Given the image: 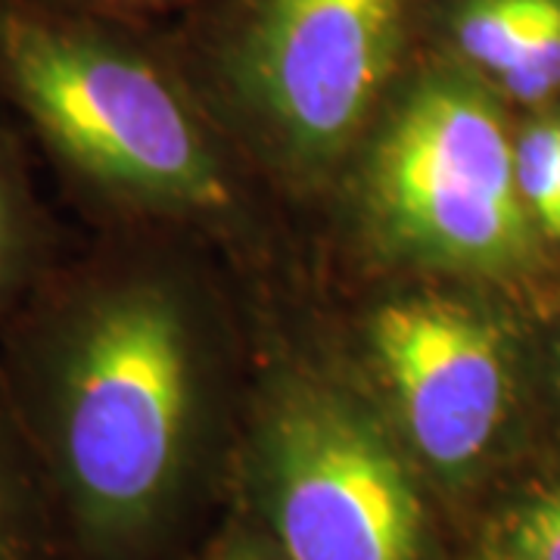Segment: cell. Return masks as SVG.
I'll return each instance as SVG.
<instances>
[{
	"label": "cell",
	"instance_id": "cell-7",
	"mask_svg": "<svg viewBox=\"0 0 560 560\" xmlns=\"http://www.w3.org/2000/svg\"><path fill=\"white\" fill-rule=\"evenodd\" d=\"M560 20V0H440L430 44L495 91Z\"/></svg>",
	"mask_w": 560,
	"mask_h": 560
},
{
	"label": "cell",
	"instance_id": "cell-3",
	"mask_svg": "<svg viewBox=\"0 0 560 560\" xmlns=\"http://www.w3.org/2000/svg\"><path fill=\"white\" fill-rule=\"evenodd\" d=\"M440 0H212L175 44L194 84L302 187L340 172L430 47Z\"/></svg>",
	"mask_w": 560,
	"mask_h": 560
},
{
	"label": "cell",
	"instance_id": "cell-2",
	"mask_svg": "<svg viewBox=\"0 0 560 560\" xmlns=\"http://www.w3.org/2000/svg\"><path fill=\"white\" fill-rule=\"evenodd\" d=\"M0 101L106 219L221 224L237 212L200 91L147 22L0 0Z\"/></svg>",
	"mask_w": 560,
	"mask_h": 560
},
{
	"label": "cell",
	"instance_id": "cell-10",
	"mask_svg": "<svg viewBox=\"0 0 560 560\" xmlns=\"http://www.w3.org/2000/svg\"><path fill=\"white\" fill-rule=\"evenodd\" d=\"M517 190L541 237L560 241V128L558 113L536 116L514 138Z\"/></svg>",
	"mask_w": 560,
	"mask_h": 560
},
{
	"label": "cell",
	"instance_id": "cell-4",
	"mask_svg": "<svg viewBox=\"0 0 560 560\" xmlns=\"http://www.w3.org/2000/svg\"><path fill=\"white\" fill-rule=\"evenodd\" d=\"M499 91L427 47L374 121L359 175L361 215L389 256L460 278L511 280L539 256L517 190Z\"/></svg>",
	"mask_w": 560,
	"mask_h": 560
},
{
	"label": "cell",
	"instance_id": "cell-14",
	"mask_svg": "<svg viewBox=\"0 0 560 560\" xmlns=\"http://www.w3.org/2000/svg\"><path fill=\"white\" fill-rule=\"evenodd\" d=\"M228 560H256V558H228Z\"/></svg>",
	"mask_w": 560,
	"mask_h": 560
},
{
	"label": "cell",
	"instance_id": "cell-5",
	"mask_svg": "<svg viewBox=\"0 0 560 560\" xmlns=\"http://www.w3.org/2000/svg\"><path fill=\"white\" fill-rule=\"evenodd\" d=\"M259 467L287 560H423V504L399 436L342 383L308 371L275 383Z\"/></svg>",
	"mask_w": 560,
	"mask_h": 560
},
{
	"label": "cell",
	"instance_id": "cell-1",
	"mask_svg": "<svg viewBox=\"0 0 560 560\" xmlns=\"http://www.w3.org/2000/svg\"><path fill=\"white\" fill-rule=\"evenodd\" d=\"M0 342L3 393L79 558H140L178 499L212 393L194 283L160 253L106 246L47 271Z\"/></svg>",
	"mask_w": 560,
	"mask_h": 560
},
{
	"label": "cell",
	"instance_id": "cell-13",
	"mask_svg": "<svg viewBox=\"0 0 560 560\" xmlns=\"http://www.w3.org/2000/svg\"><path fill=\"white\" fill-rule=\"evenodd\" d=\"M489 560H521V558H514V555H501V558H489Z\"/></svg>",
	"mask_w": 560,
	"mask_h": 560
},
{
	"label": "cell",
	"instance_id": "cell-9",
	"mask_svg": "<svg viewBox=\"0 0 560 560\" xmlns=\"http://www.w3.org/2000/svg\"><path fill=\"white\" fill-rule=\"evenodd\" d=\"M35 448L13 415L0 383V560H35L38 551V486Z\"/></svg>",
	"mask_w": 560,
	"mask_h": 560
},
{
	"label": "cell",
	"instance_id": "cell-6",
	"mask_svg": "<svg viewBox=\"0 0 560 560\" xmlns=\"http://www.w3.org/2000/svg\"><path fill=\"white\" fill-rule=\"evenodd\" d=\"M361 342L408 455L445 482L474 477L517 401L508 324L458 293L405 290L371 308Z\"/></svg>",
	"mask_w": 560,
	"mask_h": 560
},
{
	"label": "cell",
	"instance_id": "cell-12",
	"mask_svg": "<svg viewBox=\"0 0 560 560\" xmlns=\"http://www.w3.org/2000/svg\"><path fill=\"white\" fill-rule=\"evenodd\" d=\"M66 3L91 10V13H103V16H116V20L150 22L160 13L178 10V7H194L200 0H66Z\"/></svg>",
	"mask_w": 560,
	"mask_h": 560
},
{
	"label": "cell",
	"instance_id": "cell-15",
	"mask_svg": "<svg viewBox=\"0 0 560 560\" xmlns=\"http://www.w3.org/2000/svg\"><path fill=\"white\" fill-rule=\"evenodd\" d=\"M555 113H558V128H560V109H555Z\"/></svg>",
	"mask_w": 560,
	"mask_h": 560
},
{
	"label": "cell",
	"instance_id": "cell-11",
	"mask_svg": "<svg viewBox=\"0 0 560 560\" xmlns=\"http://www.w3.org/2000/svg\"><path fill=\"white\" fill-rule=\"evenodd\" d=\"M511 555L521 560H560V482L517 517L511 529Z\"/></svg>",
	"mask_w": 560,
	"mask_h": 560
},
{
	"label": "cell",
	"instance_id": "cell-8",
	"mask_svg": "<svg viewBox=\"0 0 560 560\" xmlns=\"http://www.w3.org/2000/svg\"><path fill=\"white\" fill-rule=\"evenodd\" d=\"M50 224L20 143L0 128V337L50 271Z\"/></svg>",
	"mask_w": 560,
	"mask_h": 560
}]
</instances>
